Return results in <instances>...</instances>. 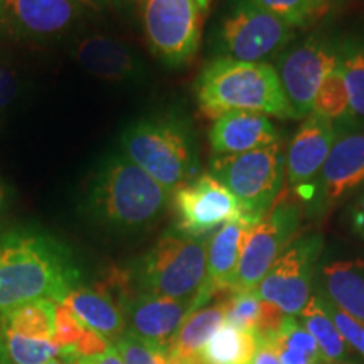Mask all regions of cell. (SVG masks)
Wrapping results in <instances>:
<instances>
[{
	"instance_id": "obj_42",
	"label": "cell",
	"mask_w": 364,
	"mask_h": 364,
	"mask_svg": "<svg viewBox=\"0 0 364 364\" xmlns=\"http://www.w3.org/2000/svg\"><path fill=\"white\" fill-rule=\"evenodd\" d=\"M46 364H70V363H66V361H63V359L56 358V359H51V361H48Z\"/></svg>"
},
{
	"instance_id": "obj_15",
	"label": "cell",
	"mask_w": 364,
	"mask_h": 364,
	"mask_svg": "<svg viewBox=\"0 0 364 364\" xmlns=\"http://www.w3.org/2000/svg\"><path fill=\"white\" fill-rule=\"evenodd\" d=\"M338 139V127L316 113L304 118L285 154V176L297 193L317 184L322 167Z\"/></svg>"
},
{
	"instance_id": "obj_7",
	"label": "cell",
	"mask_w": 364,
	"mask_h": 364,
	"mask_svg": "<svg viewBox=\"0 0 364 364\" xmlns=\"http://www.w3.org/2000/svg\"><path fill=\"white\" fill-rule=\"evenodd\" d=\"M300 211L289 199H277L267 215L250 225L231 292L255 290L282 253L292 245Z\"/></svg>"
},
{
	"instance_id": "obj_32",
	"label": "cell",
	"mask_w": 364,
	"mask_h": 364,
	"mask_svg": "<svg viewBox=\"0 0 364 364\" xmlns=\"http://www.w3.org/2000/svg\"><path fill=\"white\" fill-rule=\"evenodd\" d=\"M321 297V304L324 307V311L329 314V317L334 322V326L338 327L339 334L343 336L344 343L353 348L354 351L361 354L364 358V324L361 321H358L356 317L349 316L348 312L341 311L339 307H336L331 300H327L321 292H317Z\"/></svg>"
},
{
	"instance_id": "obj_30",
	"label": "cell",
	"mask_w": 364,
	"mask_h": 364,
	"mask_svg": "<svg viewBox=\"0 0 364 364\" xmlns=\"http://www.w3.org/2000/svg\"><path fill=\"white\" fill-rule=\"evenodd\" d=\"M250 2L279 17L294 29L309 27L327 14L314 0H250Z\"/></svg>"
},
{
	"instance_id": "obj_11",
	"label": "cell",
	"mask_w": 364,
	"mask_h": 364,
	"mask_svg": "<svg viewBox=\"0 0 364 364\" xmlns=\"http://www.w3.org/2000/svg\"><path fill=\"white\" fill-rule=\"evenodd\" d=\"M176 230L193 238H208L226 223L245 218L235 194L213 174L196 176L172 193Z\"/></svg>"
},
{
	"instance_id": "obj_46",
	"label": "cell",
	"mask_w": 364,
	"mask_h": 364,
	"mask_svg": "<svg viewBox=\"0 0 364 364\" xmlns=\"http://www.w3.org/2000/svg\"><path fill=\"white\" fill-rule=\"evenodd\" d=\"M0 208H2V206H0Z\"/></svg>"
},
{
	"instance_id": "obj_36",
	"label": "cell",
	"mask_w": 364,
	"mask_h": 364,
	"mask_svg": "<svg viewBox=\"0 0 364 364\" xmlns=\"http://www.w3.org/2000/svg\"><path fill=\"white\" fill-rule=\"evenodd\" d=\"M351 221H353L354 231L364 238V193L361 194V198L354 203L353 211H351Z\"/></svg>"
},
{
	"instance_id": "obj_4",
	"label": "cell",
	"mask_w": 364,
	"mask_h": 364,
	"mask_svg": "<svg viewBox=\"0 0 364 364\" xmlns=\"http://www.w3.org/2000/svg\"><path fill=\"white\" fill-rule=\"evenodd\" d=\"M125 157L172 194L198 176V152L191 127L174 115L135 122L122 135Z\"/></svg>"
},
{
	"instance_id": "obj_14",
	"label": "cell",
	"mask_w": 364,
	"mask_h": 364,
	"mask_svg": "<svg viewBox=\"0 0 364 364\" xmlns=\"http://www.w3.org/2000/svg\"><path fill=\"white\" fill-rule=\"evenodd\" d=\"M122 307L127 331L166 349H169L186 318L201 309L198 300H177L145 292L124 295Z\"/></svg>"
},
{
	"instance_id": "obj_34",
	"label": "cell",
	"mask_w": 364,
	"mask_h": 364,
	"mask_svg": "<svg viewBox=\"0 0 364 364\" xmlns=\"http://www.w3.org/2000/svg\"><path fill=\"white\" fill-rule=\"evenodd\" d=\"M248 364H282L275 349L268 339H257V349H255L252 359Z\"/></svg>"
},
{
	"instance_id": "obj_9",
	"label": "cell",
	"mask_w": 364,
	"mask_h": 364,
	"mask_svg": "<svg viewBox=\"0 0 364 364\" xmlns=\"http://www.w3.org/2000/svg\"><path fill=\"white\" fill-rule=\"evenodd\" d=\"M294 34V27L279 17L250 0H238L223 19L220 46L225 58L245 63H267V59L292 43Z\"/></svg>"
},
{
	"instance_id": "obj_44",
	"label": "cell",
	"mask_w": 364,
	"mask_h": 364,
	"mask_svg": "<svg viewBox=\"0 0 364 364\" xmlns=\"http://www.w3.org/2000/svg\"><path fill=\"white\" fill-rule=\"evenodd\" d=\"M318 364H348V363H331V361H321Z\"/></svg>"
},
{
	"instance_id": "obj_23",
	"label": "cell",
	"mask_w": 364,
	"mask_h": 364,
	"mask_svg": "<svg viewBox=\"0 0 364 364\" xmlns=\"http://www.w3.org/2000/svg\"><path fill=\"white\" fill-rule=\"evenodd\" d=\"M54 341L59 346V359L70 364H75L83 358L98 356L113 348L110 339L85 327L61 304L56 306Z\"/></svg>"
},
{
	"instance_id": "obj_35",
	"label": "cell",
	"mask_w": 364,
	"mask_h": 364,
	"mask_svg": "<svg viewBox=\"0 0 364 364\" xmlns=\"http://www.w3.org/2000/svg\"><path fill=\"white\" fill-rule=\"evenodd\" d=\"M75 364H125L124 359L120 358V354L117 353L115 348L108 349L107 353L98 354V356H91V358H83L80 361H76Z\"/></svg>"
},
{
	"instance_id": "obj_24",
	"label": "cell",
	"mask_w": 364,
	"mask_h": 364,
	"mask_svg": "<svg viewBox=\"0 0 364 364\" xmlns=\"http://www.w3.org/2000/svg\"><path fill=\"white\" fill-rule=\"evenodd\" d=\"M225 324V295L211 306L194 311L186 318L169 346V358L177 361H193L199 356L203 346L208 343L220 327Z\"/></svg>"
},
{
	"instance_id": "obj_20",
	"label": "cell",
	"mask_w": 364,
	"mask_h": 364,
	"mask_svg": "<svg viewBox=\"0 0 364 364\" xmlns=\"http://www.w3.org/2000/svg\"><path fill=\"white\" fill-rule=\"evenodd\" d=\"M59 304L66 307L85 327L105 336L112 343L127 331L124 311L105 290L76 287Z\"/></svg>"
},
{
	"instance_id": "obj_2",
	"label": "cell",
	"mask_w": 364,
	"mask_h": 364,
	"mask_svg": "<svg viewBox=\"0 0 364 364\" xmlns=\"http://www.w3.org/2000/svg\"><path fill=\"white\" fill-rule=\"evenodd\" d=\"M196 98L209 118L243 110L290 120L295 118L275 66L218 58L203 68L196 81Z\"/></svg>"
},
{
	"instance_id": "obj_13",
	"label": "cell",
	"mask_w": 364,
	"mask_h": 364,
	"mask_svg": "<svg viewBox=\"0 0 364 364\" xmlns=\"http://www.w3.org/2000/svg\"><path fill=\"white\" fill-rule=\"evenodd\" d=\"M81 12L73 0H6L0 31L22 41H53L66 34Z\"/></svg>"
},
{
	"instance_id": "obj_26",
	"label": "cell",
	"mask_w": 364,
	"mask_h": 364,
	"mask_svg": "<svg viewBox=\"0 0 364 364\" xmlns=\"http://www.w3.org/2000/svg\"><path fill=\"white\" fill-rule=\"evenodd\" d=\"M268 341L282 364H318L324 361L316 339L302 326L299 317L287 316L279 331Z\"/></svg>"
},
{
	"instance_id": "obj_12",
	"label": "cell",
	"mask_w": 364,
	"mask_h": 364,
	"mask_svg": "<svg viewBox=\"0 0 364 364\" xmlns=\"http://www.w3.org/2000/svg\"><path fill=\"white\" fill-rule=\"evenodd\" d=\"M338 65V46L322 38H309L279 58L277 75L297 120L311 115L318 88Z\"/></svg>"
},
{
	"instance_id": "obj_39",
	"label": "cell",
	"mask_w": 364,
	"mask_h": 364,
	"mask_svg": "<svg viewBox=\"0 0 364 364\" xmlns=\"http://www.w3.org/2000/svg\"><path fill=\"white\" fill-rule=\"evenodd\" d=\"M0 364H11L6 351V343H4V336H2V329H0Z\"/></svg>"
},
{
	"instance_id": "obj_19",
	"label": "cell",
	"mask_w": 364,
	"mask_h": 364,
	"mask_svg": "<svg viewBox=\"0 0 364 364\" xmlns=\"http://www.w3.org/2000/svg\"><path fill=\"white\" fill-rule=\"evenodd\" d=\"M75 56L90 75L105 81H127L139 76L140 65L125 44L107 38L90 36L76 46Z\"/></svg>"
},
{
	"instance_id": "obj_6",
	"label": "cell",
	"mask_w": 364,
	"mask_h": 364,
	"mask_svg": "<svg viewBox=\"0 0 364 364\" xmlns=\"http://www.w3.org/2000/svg\"><path fill=\"white\" fill-rule=\"evenodd\" d=\"M209 174L235 194L245 218L257 223L279 199L284 184L285 156L279 142L250 152L213 157Z\"/></svg>"
},
{
	"instance_id": "obj_38",
	"label": "cell",
	"mask_w": 364,
	"mask_h": 364,
	"mask_svg": "<svg viewBox=\"0 0 364 364\" xmlns=\"http://www.w3.org/2000/svg\"><path fill=\"white\" fill-rule=\"evenodd\" d=\"M314 2H316L317 6H321L322 9H324V11L329 12L332 7L339 6V4L344 2V0H314Z\"/></svg>"
},
{
	"instance_id": "obj_22",
	"label": "cell",
	"mask_w": 364,
	"mask_h": 364,
	"mask_svg": "<svg viewBox=\"0 0 364 364\" xmlns=\"http://www.w3.org/2000/svg\"><path fill=\"white\" fill-rule=\"evenodd\" d=\"M287 316L258 297L255 290L225 295V322L252 332L257 339H268L279 331Z\"/></svg>"
},
{
	"instance_id": "obj_10",
	"label": "cell",
	"mask_w": 364,
	"mask_h": 364,
	"mask_svg": "<svg viewBox=\"0 0 364 364\" xmlns=\"http://www.w3.org/2000/svg\"><path fill=\"white\" fill-rule=\"evenodd\" d=\"M322 252V238L309 235L292 241L263 277L255 292L285 316L299 317L312 297V284Z\"/></svg>"
},
{
	"instance_id": "obj_40",
	"label": "cell",
	"mask_w": 364,
	"mask_h": 364,
	"mask_svg": "<svg viewBox=\"0 0 364 364\" xmlns=\"http://www.w3.org/2000/svg\"><path fill=\"white\" fill-rule=\"evenodd\" d=\"M196 4H198V7L201 9L203 14H206L209 11V7H211V2L213 0H194Z\"/></svg>"
},
{
	"instance_id": "obj_37",
	"label": "cell",
	"mask_w": 364,
	"mask_h": 364,
	"mask_svg": "<svg viewBox=\"0 0 364 364\" xmlns=\"http://www.w3.org/2000/svg\"><path fill=\"white\" fill-rule=\"evenodd\" d=\"M73 2L76 4V6H80L83 11H102L105 7V4H107V0H73Z\"/></svg>"
},
{
	"instance_id": "obj_41",
	"label": "cell",
	"mask_w": 364,
	"mask_h": 364,
	"mask_svg": "<svg viewBox=\"0 0 364 364\" xmlns=\"http://www.w3.org/2000/svg\"><path fill=\"white\" fill-rule=\"evenodd\" d=\"M112 4H134V2H142V0H107Z\"/></svg>"
},
{
	"instance_id": "obj_18",
	"label": "cell",
	"mask_w": 364,
	"mask_h": 364,
	"mask_svg": "<svg viewBox=\"0 0 364 364\" xmlns=\"http://www.w3.org/2000/svg\"><path fill=\"white\" fill-rule=\"evenodd\" d=\"M322 196L339 201L364 186V130L338 135L318 177Z\"/></svg>"
},
{
	"instance_id": "obj_5",
	"label": "cell",
	"mask_w": 364,
	"mask_h": 364,
	"mask_svg": "<svg viewBox=\"0 0 364 364\" xmlns=\"http://www.w3.org/2000/svg\"><path fill=\"white\" fill-rule=\"evenodd\" d=\"M208 238L177 230L164 233L135 268L139 292L177 300H198L206 282ZM203 307V306H201Z\"/></svg>"
},
{
	"instance_id": "obj_28",
	"label": "cell",
	"mask_w": 364,
	"mask_h": 364,
	"mask_svg": "<svg viewBox=\"0 0 364 364\" xmlns=\"http://www.w3.org/2000/svg\"><path fill=\"white\" fill-rule=\"evenodd\" d=\"M312 113L327 118L334 125L338 122H349L354 117L351 103H349L348 86H346L339 65L327 75L324 83L318 88L316 100H314Z\"/></svg>"
},
{
	"instance_id": "obj_21",
	"label": "cell",
	"mask_w": 364,
	"mask_h": 364,
	"mask_svg": "<svg viewBox=\"0 0 364 364\" xmlns=\"http://www.w3.org/2000/svg\"><path fill=\"white\" fill-rule=\"evenodd\" d=\"M318 292L364 324V260H334L322 265Z\"/></svg>"
},
{
	"instance_id": "obj_27",
	"label": "cell",
	"mask_w": 364,
	"mask_h": 364,
	"mask_svg": "<svg viewBox=\"0 0 364 364\" xmlns=\"http://www.w3.org/2000/svg\"><path fill=\"white\" fill-rule=\"evenodd\" d=\"M299 321L302 326L311 332L312 338L316 339L318 351L322 354L324 361L343 363L348 356V344L344 343L343 336L339 334L338 327L334 326L329 314L324 311L321 304L318 294H314L309 304L300 312Z\"/></svg>"
},
{
	"instance_id": "obj_33",
	"label": "cell",
	"mask_w": 364,
	"mask_h": 364,
	"mask_svg": "<svg viewBox=\"0 0 364 364\" xmlns=\"http://www.w3.org/2000/svg\"><path fill=\"white\" fill-rule=\"evenodd\" d=\"M17 80L7 68L0 65V110L17 97Z\"/></svg>"
},
{
	"instance_id": "obj_25",
	"label": "cell",
	"mask_w": 364,
	"mask_h": 364,
	"mask_svg": "<svg viewBox=\"0 0 364 364\" xmlns=\"http://www.w3.org/2000/svg\"><path fill=\"white\" fill-rule=\"evenodd\" d=\"M257 349L252 332L223 324L199 351L201 364H248Z\"/></svg>"
},
{
	"instance_id": "obj_29",
	"label": "cell",
	"mask_w": 364,
	"mask_h": 364,
	"mask_svg": "<svg viewBox=\"0 0 364 364\" xmlns=\"http://www.w3.org/2000/svg\"><path fill=\"white\" fill-rule=\"evenodd\" d=\"M339 68L348 86L349 103L354 117L364 118V43H348L338 46Z\"/></svg>"
},
{
	"instance_id": "obj_43",
	"label": "cell",
	"mask_w": 364,
	"mask_h": 364,
	"mask_svg": "<svg viewBox=\"0 0 364 364\" xmlns=\"http://www.w3.org/2000/svg\"><path fill=\"white\" fill-rule=\"evenodd\" d=\"M4 201H6V193H4L2 186H0V206H2Z\"/></svg>"
},
{
	"instance_id": "obj_8",
	"label": "cell",
	"mask_w": 364,
	"mask_h": 364,
	"mask_svg": "<svg viewBox=\"0 0 364 364\" xmlns=\"http://www.w3.org/2000/svg\"><path fill=\"white\" fill-rule=\"evenodd\" d=\"M147 43L171 66L189 63L201 44L203 12L194 0H142Z\"/></svg>"
},
{
	"instance_id": "obj_16",
	"label": "cell",
	"mask_w": 364,
	"mask_h": 364,
	"mask_svg": "<svg viewBox=\"0 0 364 364\" xmlns=\"http://www.w3.org/2000/svg\"><path fill=\"white\" fill-rule=\"evenodd\" d=\"M279 144V130L270 118L258 112L235 110L213 122L209 145L213 157L243 154Z\"/></svg>"
},
{
	"instance_id": "obj_1",
	"label": "cell",
	"mask_w": 364,
	"mask_h": 364,
	"mask_svg": "<svg viewBox=\"0 0 364 364\" xmlns=\"http://www.w3.org/2000/svg\"><path fill=\"white\" fill-rule=\"evenodd\" d=\"M78 280L71 253L53 236L29 228L0 233V317L34 300L59 304Z\"/></svg>"
},
{
	"instance_id": "obj_3",
	"label": "cell",
	"mask_w": 364,
	"mask_h": 364,
	"mask_svg": "<svg viewBox=\"0 0 364 364\" xmlns=\"http://www.w3.org/2000/svg\"><path fill=\"white\" fill-rule=\"evenodd\" d=\"M172 194L125 156L108 159L91 179L86 208L95 220L122 231L156 223Z\"/></svg>"
},
{
	"instance_id": "obj_17",
	"label": "cell",
	"mask_w": 364,
	"mask_h": 364,
	"mask_svg": "<svg viewBox=\"0 0 364 364\" xmlns=\"http://www.w3.org/2000/svg\"><path fill=\"white\" fill-rule=\"evenodd\" d=\"M250 225H253V221L241 218V220L226 223L209 236L206 282L199 295V302L203 307L208 300L218 295L230 294L233 289L243 240Z\"/></svg>"
},
{
	"instance_id": "obj_45",
	"label": "cell",
	"mask_w": 364,
	"mask_h": 364,
	"mask_svg": "<svg viewBox=\"0 0 364 364\" xmlns=\"http://www.w3.org/2000/svg\"><path fill=\"white\" fill-rule=\"evenodd\" d=\"M4 2H6V0H0V11H2V7H4Z\"/></svg>"
},
{
	"instance_id": "obj_31",
	"label": "cell",
	"mask_w": 364,
	"mask_h": 364,
	"mask_svg": "<svg viewBox=\"0 0 364 364\" xmlns=\"http://www.w3.org/2000/svg\"><path fill=\"white\" fill-rule=\"evenodd\" d=\"M113 348L125 364H169V351L166 348L136 338L129 331L113 341Z\"/></svg>"
}]
</instances>
